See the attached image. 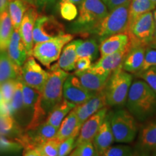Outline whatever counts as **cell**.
I'll use <instances>...</instances> for the list:
<instances>
[{
    "instance_id": "cell-1",
    "label": "cell",
    "mask_w": 156,
    "mask_h": 156,
    "mask_svg": "<svg viewBox=\"0 0 156 156\" xmlns=\"http://www.w3.org/2000/svg\"><path fill=\"white\" fill-rule=\"evenodd\" d=\"M126 106L140 122L156 116V93L143 80H136L129 90Z\"/></svg>"
},
{
    "instance_id": "cell-2",
    "label": "cell",
    "mask_w": 156,
    "mask_h": 156,
    "mask_svg": "<svg viewBox=\"0 0 156 156\" xmlns=\"http://www.w3.org/2000/svg\"><path fill=\"white\" fill-rule=\"evenodd\" d=\"M130 2L109 11L108 15L92 29L89 36H94V38L101 43L114 35L127 34Z\"/></svg>"
},
{
    "instance_id": "cell-3",
    "label": "cell",
    "mask_w": 156,
    "mask_h": 156,
    "mask_svg": "<svg viewBox=\"0 0 156 156\" xmlns=\"http://www.w3.org/2000/svg\"><path fill=\"white\" fill-rule=\"evenodd\" d=\"M108 9L101 0H84L79 6L77 18L71 25L73 34L89 36L92 29L108 15Z\"/></svg>"
},
{
    "instance_id": "cell-4",
    "label": "cell",
    "mask_w": 156,
    "mask_h": 156,
    "mask_svg": "<svg viewBox=\"0 0 156 156\" xmlns=\"http://www.w3.org/2000/svg\"><path fill=\"white\" fill-rule=\"evenodd\" d=\"M132 80V73L123 69L122 66L113 71L103 88L107 106L114 107L126 105Z\"/></svg>"
},
{
    "instance_id": "cell-5",
    "label": "cell",
    "mask_w": 156,
    "mask_h": 156,
    "mask_svg": "<svg viewBox=\"0 0 156 156\" xmlns=\"http://www.w3.org/2000/svg\"><path fill=\"white\" fill-rule=\"evenodd\" d=\"M111 125L114 142L117 143H132L137 135V120L127 109L120 108L112 112Z\"/></svg>"
},
{
    "instance_id": "cell-6",
    "label": "cell",
    "mask_w": 156,
    "mask_h": 156,
    "mask_svg": "<svg viewBox=\"0 0 156 156\" xmlns=\"http://www.w3.org/2000/svg\"><path fill=\"white\" fill-rule=\"evenodd\" d=\"M69 75L67 72L60 68L51 67L48 77L42 92L41 104L46 114L61 102L63 98V86Z\"/></svg>"
},
{
    "instance_id": "cell-7",
    "label": "cell",
    "mask_w": 156,
    "mask_h": 156,
    "mask_svg": "<svg viewBox=\"0 0 156 156\" xmlns=\"http://www.w3.org/2000/svg\"><path fill=\"white\" fill-rule=\"evenodd\" d=\"M73 36L64 34L46 41L35 44L33 48V56L43 65L50 68L51 64L58 59L64 45L71 41Z\"/></svg>"
},
{
    "instance_id": "cell-8",
    "label": "cell",
    "mask_w": 156,
    "mask_h": 156,
    "mask_svg": "<svg viewBox=\"0 0 156 156\" xmlns=\"http://www.w3.org/2000/svg\"><path fill=\"white\" fill-rule=\"evenodd\" d=\"M155 34L153 15L148 12L140 15L129 25L127 34L130 46H148L153 41Z\"/></svg>"
},
{
    "instance_id": "cell-9",
    "label": "cell",
    "mask_w": 156,
    "mask_h": 156,
    "mask_svg": "<svg viewBox=\"0 0 156 156\" xmlns=\"http://www.w3.org/2000/svg\"><path fill=\"white\" fill-rule=\"evenodd\" d=\"M23 95L25 112L30 120L25 129H32L46 122L48 116L41 104L42 93L23 83Z\"/></svg>"
},
{
    "instance_id": "cell-10",
    "label": "cell",
    "mask_w": 156,
    "mask_h": 156,
    "mask_svg": "<svg viewBox=\"0 0 156 156\" xmlns=\"http://www.w3.org/2000/svg\"><path fill=\"white\" fill-rule=\"evenodd\" d=\"M58 130V127L44 122L32 129H25L17 141L22 145L23 150L34 149L46 141L56 138Z\"/></svg>"
},
{
    "instance_id": "cell-11",
    "label": "cell",
    "mask_w": 156,
    "mask_h": 156,
    "mask_svg": "<svg viewBox=\"0 0 156 156\" xmlns=\"http://www.w3.org/2000/svg\"><path fill=\"white\" fill-rule=\"evenodd\" d=\"M49 72L44 70L32 56H29L21 67L19 80L25 85L42 93Z\"/></svg>"
},
{
    "instance_id": "cell-12",
    "label": "cell",
    "mask_w": 156,
    "mask_h": 156,
    "mask_svg": "<svg viewBox=\"0 0 156 156\" xmlns=\"http://www.w3.org/2000/svg\"><path fill=\"white\" fill-rule=\"evenodd\" d=\"M65 34L64 25L53 15H38L34 28V44L48 41Z\"/></svg>"
},
{
    "instance_id": "cell-13",
    "label": "cell",
    "mask_w": 156,
    "mask_h": 156,
    "mask_svg": "<svg viewBox=\"0 0 156 156\" xmlns=\"http://www.w3.org/2000/svg\"><path fill=\"white\" fill-rule=\"evenodd\" d=\"M97 93L90 91L85 88L75 74L68 75L64 81L63 86L64 99L74 103L76 106L85 103L90 98L94 96Z\"/></svg>"
},
{
    "instance_id": "cell-14",
    "label": "cell",
    "mask_w": 156,
    "mask_h": 156,
    "mask_svg": "<svg viewBox=\"0 0 156 156\" xmlns=\"http://www.w3.org/2000/svg\"><path fill=\"white\" fill-rule=\"evenodd\" d=\"M156 148V116L146 121L138 136L134 155H150L151 152Z\"/></svg>"
},
{
    "instance_id": "cell-15",
    "label": "cell",
    "mask_w": 156,
    "mask_h": 156,
    "mask_svg": "<svg viewBox=\"0 0 156 156\" xmlns=\"http://www.w3.org/2000/svg\"><path fill=\"white\" fill-rule=\"evenodd\" d=\"M108 113V108L103 107L85 121L82 125L75 143V147L83 142H93Z\"/></svg>"
},
{
    "instance_id": "cell-16",
    "label": "cell",
    "mask_w": 156,
    "mask_h": 156,
    "mask_svg": "<svg viewBox=\"0 0 156 156\" xmlns=\"http://www.w3.org/2000/svg\"><path fill=\"white\" fill-rule=\"evenodd\" d=\"M106 95L103 90L98 92L94 96L85 101L80 105L76 106L75 110L77 116V124L80 129L83 123L90 118L95 113L98 112L100 109L106 106Z\"/></svg>"
},
{
    "instance_id": "cell-17",
    "label": "cell",
    "mask_w": 156,
    "mask_h": 156,
    "mask_svg": "<svg viewBox=\"0 0 156 156\" xmlns=\"http://www.w3.org/2000/svg\"><path fill=\"white\" fill-rule=\"evenodd\" d=\"M38 15L36 6L31 5L25 12L19 28L20 34L22 37L28 56H33V48L34 45L33 34L35 23Z\"/></svg>"
},
{
    "instance_id": "cell-18",
    "label": "cell",
    "mask_w": 156,
    "mask_h": 156,
    "mask_svg": "<svg viewBox=\"0 0 156 156\" xmlns=\"http://www.w3.org/2000/svg\"><path fill=\"white\" fill-rule=\"evenodd\" d=\"M112 114V112L107 113L104 120L93 140V143L98 155H103L106 150L110 147L114 142V137L111 125Z\"/></svg>"
},
{
    "instance_id": "cell-19",
    "label": "cell",
    "mask_w": 156,
    "mask_h": 156,
    "mask_svg": "<svg viewBox=\"0 0 156 156\" xmlns=\"http://www.w3.org/2000/svg\"><path fill=\"white\" fill-rule=\"evenodd\" d=\"M128 50L129 48L122 51L101 56L95 63L90 66L88 70L99 75H110L113 71L122 66L123 59Z\"/></svg>"
},
{
    "instance_id": "cell-20",
    "label": "cell",
    "mask_w": 156,
    "mask_h": 156,
    "mask_svg": "<svg viewBox=\"0 0 156 156\" xmlns=\"http://www.w3.org/2000/svg\"><path fill=\"white\" fill-rule=\"evenodd\" d=\"M9 104H10L12 116L14 117L15 119L23 128L26 127L30 120L25 112L24 103H23V83L19 79H17L14 95Z\"/></svg>"
},
{
    "instance_id": "cell-21",
    "label": "cell",
    "mask_w": 156,
    "mask_h": 156,
    "mask_svg": "<svg viewBox=\"0 0 156 156\" xmlns=\"http://www.w3.org/2000/svg\"><path fill=\"white\" fill-rule=\"evenodd\" d=\"M99 46L101 56L122 51L130 47L129 37L127 34H118L101 41Z\"/></svg>"
},
{
    "instance_id": "cell-22",
    "label": "cell",
    "mask_w": 156,
    "mask_h": 156,
    "mask_svg": "<svg viewBox=\"0 0 156 156\" xmlns=\"http://www.w3.org/2000/svg\"><path fill=\"white\" fill-rule=\"evenodd\" d=\"M145 51L146 46H130L122 61V69L129 73H139L145 58Z\"/></svg>"
},
{
    "instance_id": "cell-23",
    "label": "cell",
    "mask_w": 156,
    "mask_h": 156,
    "mask_svg": "<svg viewBox=\"0 0 156 156\" xmlns=\"http://www.w3.org/2000/svg\"><path fill=\"white\" fill-rule=\"evenodd\" d=\"M7 50L9 58L20 67H22L28 55L19 29L13 30Z\"/></svg>"
},
{
    "instance_id": "cell-24",
    "label": "cell",
    "mask_w": 156,
    "mask_h": 156,
    "mask_svg": "<svg viewBox=\"0 0 156 156\" xmlns=\"http://www.w3.org/2000/svg\"><path fill=\"white\" fill-rule=\"evenodd\" d=\"M74 74L78 77L81 84L85 88L90 91L96 93L103 90L107 80L110 76L99 75L88 69L83 72H75Z\"/></svg>"
},
{
    "instance_id": "cell-25",
    "label": "cell",
    "mask_w": 156,
    "mask_h": 156,
    "mask_svg": "<svg viewBox=\"0 0 156 156\" xmlns=\"http://www.w3.org/2000/svg\"><path fill=\"white\" fill-rule=\"evenodd\" d=\"M21 67L9 58L6 51H0V85L12 79H19Z\"/></svg>"
},
{
    "instance_id": "cell-26",
    "label": "cell",
    "mask_w": 156,
    "mask_h": 156,
    "mask_svg": "<svg viewBox=\"0 0 156 156\" xmlns=\"http://www.w3.org/2000/svg\"><path fill=\"white\" fill-rule=\"evenodd\" d=\"M79 42L78 40H75L69 42L64 48L60 54L57 63L52 66V68H60L66 72H70L75 69L76 62L77 60V46Z\"/></svg>"
},
{
    "instance_id": "cell-27",
    "label": "cell",
    "mask_w": 156,
    "mask_h": 156,
    "mask_svg": "<svg viewBox=\"0 0 156 156\" xmlns=\"http://www.w3.org/2000/svg\"><path fill=\"white\" fill-rule=\"evenodd\" d=\"M75 107L64 119L58 128L56 138L60 142L73 136H78L79 134L80 129L78 126Z\"/></svg>"
},
{
    "instance_id": "cell-28",
    "label": "cell",
    "mask_w": 156,
    "mask_h": 156,
    "mask_svg": "<svg viewBox=\"0 0 156 156\" xmlns=\"http://www.w3.org/2000/svg\"><path fill=\"white\" fill-rule=\"evenodd\" d=\"M25 131L23 128L12 115H0V134L17 140Z\"/></svg>"
},
{
    "instance_id": "cell-29",
    "label": "cell",
    "mask_w": 156,
    "mask_h": 156,
    "mask_svg": "<svg viewBox=\"0 0 156 156\" xmlns=\"http://www.w3.org/2000/svg\"><path fill=\"white\" fill-rule=\"evenodd\" d=\"M75 106V104L64 99L51 111L46 122L56 127L59 128L64 119Z\"/></svg>"
},
{
    "instance_id": "cell-30",
    "label": "cell",
    "mask_w": 156,
    "mask_h": 156,
    "mask_svg": "<svg viewBox=\"0 0 156 156\" xmlns=\"http://www.w3.org/2000/svg\"><path fill=\"white\" fill-rule=\"evenodd\" d=\"M32 5L23 0H12L8 6V12L14 29H19L25 12Z\"/></svg>"
},
{
    "instance_id": "cell-31",
    "label": "cell",
    "mask_w": 156,
    "mask_h": 156,
    "mask_svg": "<svg viewBox=\"0 0 156 156\" xmlns=\"http://www.w3.org/2000/svg\"><path fill=\"white\" fill-rule=\"evenodd\" d=\"M13 28L8 9L0 13V51H6L12 34Z\"/></svg>"
},
{
    "instance_id": "cell-32",
    "label": "cell",
    "mask_w": 156,
    "mask_h": 156,
    "mask_svg": "<svg viewBox=\"0 0 156 156\" xmlns=\"http://www.w3.org/2000/svg\"><path fill=\"white\" fill-rule=\"evenodd\" d=\"M76 51L77 58L88 57L92 61H94L98 58V52L100 51L98 41L95 38H90L85 41L79 39Z\"/></svg>"
},
{
    "instance_id": "cell-33",
    "label": "cell",
    "mask_w": 156,
    "mask_h": 156,
    "mask_svg": "<svg viewBox=\"0 0 156 156\" xmlns=\"http://www.w3.org/2000/svg\"><path fill=\"white\" fill-rule=\"evenodd\" d=\"M155 7L151 0H131L129 9V25L140 15L153 10Z\"/></svg>"
},
{
    "instance_id": "cell-34",
    "label": "cell",
    "mask_w": 156,
    "mask_h": 156,
    "mask_svg": "<svg viewBox=\"0 0 156 156\" xmlns=\"http://www.w3.org/2000/svg\"><path fill=\"white\" fill-rule=\"evenodd\" d=\"M22 149V145L16 140L0 134V153H16Z\"/></svg>"
},
{
    "instance_id": "cell-35",
    "label": "cell",
    "mask_w": 156,
    "mask_h": 156,
    "mask_svg": "<svg viewBox=\"0 0 156 156\" xmlns=\"http://www.w3.org/2000/svg\"><path fill=\"white\" fill-rule=\"evenodd\" d=\"M61 142L56 138L46 141L36 148L39 156H56L58 155V147Z\"/></svg>"
},
{
    "instance_id": "cell-36",
    "label": "cell",
    "mask_w": 156,
    "mask_h": 156,
    "mask_svg": "<svg viewBox=\"0 0 156 156\" xmlns=\"http://www.w3.org/2000/svg\"><path fill=\"white\" fill-rule=\"evenodd\" d=\"M58 10L61 17L67 21L74 20L78 15V9L76 5L68 2H58Z\"/></svg>"
},
{
    "instance_id": "cell-37",
    "label": "cell",
    "mask_w": 156,
    "mask_h": 156,
    "mask_svg": "<svg viewBox=\"0 0 156 156\" xmlns=\"http://www.w3.org/2000/svg\"><path fill=\"white\" fill-rule=\"evenodd\" d=\"M103 156H132L134 155V148L126 145L111 146L103 153Z\"/></svg>"
},
{
    "instance_id": "cell-38",
    "label": "cell",
    "mask_w": 156,
    "mask_h": 156,
    "mask_svg": "<svg viewBox=\"0 0 156 156\" xmlns=\"http://www.w3.org/2000/svg\"><path fill=\"white\" fill-rule=\"evenodd\" d=\"M71 156H94L98 155L93 142H83L77 145L69 154Z\"/></svg>"
},
{
    "instance_id": "cell-39",
    "label": "cell",
    "mask_w": 156,
    "mask_h": 156,
    "mask_svg": "<svg viewBox=\"0 0 156 156\" xmlns=\"http://www.w3.org/2000/svg\"><path fill=\"white\" fill-rule=\"evenodd\" d=\"M17 79L9 80L0 85V91L2 95L3 100L6 103H10L14 95L15 85H16Z\"/></svg>"
},
{
    "instance_id": "cell-40",
    "label": "cell",
    "mask_w": 156,
    "mask_h": 156,
    "mask_svg": "<svg viewBox=\"0 0 156 156\" xmlns=\"http://www.w3.org/2000/svg\"><path fill=\"white\" fill-rule=\"evenodd\" d=\"M156 67V49L150 46L146 47L145 58L140 71L137 74L150 69L151 67Z\"/></svg>"
},
{
    "instance_id": "cell-41",
    "label": "cell",
    "mask_w": 156,
    "mask_h": 156,
    "mask_svg": "<svg viewBox=\"0 0 156 156\" xmlns=\"http://www.w3.org/2000/svg\"><path fill=\"white\" fill-rule=\"evenodd\" d=\"M77 136H73L61 142L58 147V156H65L71 153L75 148V143Z\"/></svg>"
},
{
    "instance_id": "cell-42",
    "label": "cell",
    "mask_w": 156,
    "mask_h": 156,
    "mask_svg": "<svg viewBox=\"0 0 156 156\" xmlns=\"http://www.w3.org/2000/svg\"><path fill=\"white\" fill-rule=\"evenodd\" d=\"M138 75L145 80L156 93V67L150 68L145 72L139 73Z\"/></svg>"
},
{
    "instance_id": "cell-43",
    "label": "cell",
    "mask_w": 156,
    "mask_h": 156,
    "mask_svg": "<svg viewBox=\"0 0 156 156\" xmlns=\"http://www.w3.org/2000/svg\"><path fill=\"white\" fill-rule=\"evenodd\" d=\"M92 65V60L88 57L77 58L75 64V72H83L87 70Z\"/></svg>"
},
{
    "instance_id": "cell-44",
    "label": "cell",
    "mask_w": 156,
    "mask_h": 156,
    "mask_svg": "<svg viewBox=\"0 0 156 156\" xmlns=\"http://www.w3.org/2000/svg\"><path fill=\"white\" fill-rule=\"evenodd\" d=\"M101 1L106 6L108 10L111 11L116 8V7H119V6L124 5V4L128 2H130L131 0H101Z\"/></svg>"
},
{
    "instance_id": "cell-45",
    "label": "cell",
    "mask_w": 156,
    "mask_h": 156,
    "mask_svg": "<svg viewBox=\"0 0 156 156\" xmlns=\"http://www.w3.org/2000/svg\"><path fill=\"white\" fill-rule=\"evenodd\" d=\"M37 8L44 9L48 6L52 5L55 2L56 0H35Z\"/></svg>"
},
{
    "instance_id": "cell-46",
    "label": "cell",
    "mask_w": 156,
    "mask_h": 156,
    "mask_svg": "<svg viewBox=\"0 0 156 156\" xmlns=\"http://www.w3.org/2000/svg\"><path fill=\"white\" fill-rule=\"evenodd\" d=\"M9 2L10 0H0V13L8 9Z\"/></svg>"
},
{
    "instance_id": "cell-47",
    "label": "cell",
    "mask_w": 156,
    "mask_h": 156,
    "mask_svg": "<svg viewBox=\"0 0 156 156\" xmlns=\"http://www.w3.org/2000/svg\"><path fill=\"white\" fill-rule=\"evenodd\" d=\"M83 1L84 0H59V2H68L73 3L76 6H78V7L81 5Z\"/></svg>"
},
{
    "instance_id": "cell-48",
    "label": "cell",
    "mask_w": 156,
    "mask_h": 156,
    "mask_svg": "<svg viewBox=\"0 0 156 156\" xmlns=\"http://www.w3.org/2000/svg\"><path fill=\"white\" fill-rule=\"evenodd\" d=\"M148 46H150V47H151V48H155L156 49V36L153 37V41H152L151 43L150 44V45Z\"/></svg>"
},
{
    "instance_id": "cell-49",
    "label": "cell",
    "mask_w": 156,
    "mask_h": 156,
    "mask_svg": "<svg viewBox=\"0 0 156 156\" xmlns=\"http://www.w3.org/2000/svg\"><path fill=\"white\" fill-rule=\"evenodd\" d=\"M153 20H154V25H155V34H154V36H156V8H155V10L153 12Z\"/></svg>"
},
{
    "instance_id": "cell-50",
    "label": "cell",
    "mask_w": 156,
    "mask_h": 156,
    "mask_svg": "<svg viewBox=\"0 0 156 156\" xmlns=\"http://www.w3.org/2000/svg\"><path fill=\"white\" fill-rule=\"evenodd\" d=\"M23 1L26 2L30 4V5H32L36 6V1H35V0H23Z\"/></svg>"
},
{
    "instance_id": "cell-51",
    "label": "cell",
    "mask_w": 156,
    "mask_h": 156,
    "mask_svg": "<svg viewBox=\"0 0 156 156\" xmlns=\"http://www.w3.org/2000/svg\"><path fill=\"white\" fill-rule=\"evenodd\" d=\"M150 155L156 156V148H155V149L153 150V151L151 152V154H150Z\"/></svg>"
},
{
    "instance_id": "cell-52",
    "label": "cell",
    "mask_w": 156,
    "mask_h": 156,
    "mask_svg": "<svg viewBox=\"0 0 156 156\" xmlns=\"http://www.w3.org/2000/svg\"><path fill=\"white\" fill-rule=\"evenodd\" d=\"M3 100L2 98V93H1V91H0V102H1Z\"/></svg>"
},
{
    "instance_id": "cell-53",
    "label": "cell",
    "mask_w": 156,
    "mask_h": 156,
    "mask_svg": "<svg viewBox=\"0 0 156 156\" xmlns=\"http://www.w3.org/2000/svg\"><path fill=\"white\" fill-rule=\"evenodd\" d=\"M151 2L156 6V0H151Z\"/></svg>"
},
{
    "instance_id": "cell-54",
    "label": "cell",
    "mask_w": 156,
    "mask_h": 156,
    "mask_svg": "<svg viewBox=\"0 0 156 156\" xmlns=\"http://www.w3.org/2000/svg\"><path fill=\"white\" fill-rule=\"evenodd\" d=\"M10 1H12V0H10Z\"/></svg>"
}]
</instances>
